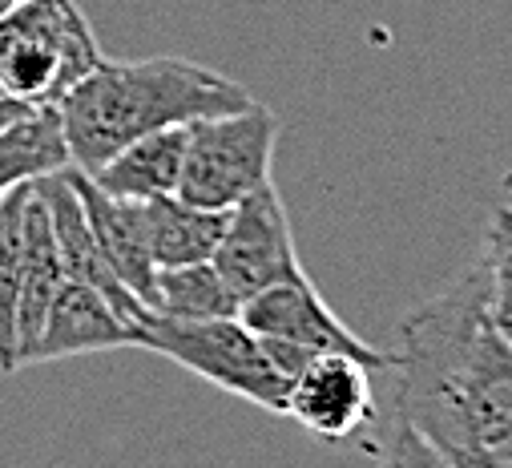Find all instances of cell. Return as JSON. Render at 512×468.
<instances>
[{"label":"cell","mask_w":512,"mask_h":468,"mask_svg":"<svg viewBox=\"0 0 512 468\" xmlns=\"http://www.w3.org/2000/svg\"><path fill=\"white\" fill-rule=\"evenodd\" d=\"M392 460L512 468V343L488 319L476 263L400 327Z\"/></svg>","instance_id":"cell-1"},{"label":"cell","mask_w":512,"mask_h":468,"mask_svg":"<svg viewBox=\"0 0 512 468\" xmlns=\"http://www.w3.org/2000/svg\"><path fill=\"white\" fill-rule=\"evenodd\" d=\"M254 101L238 81L186 57L105 61L85 73L61 101V126L77 170L93 174L121 146L166 126H190Z\"/></svg>","instance_id":"cell-2"},{"label":"cell","mask_w":512,"mask_h":468,"mask_svg":"<svg viewBox=\"0 0 512 468\" xmlns=\"http://www.w3.org/2000/svg\"><path fill=\"white\" fill-rule=\"evenodd\" d=\"M134 347L158 351L178 368L202 376L206 384L238 400H250L254 408L287 416L291 380L271 360L263 335H254L238 315H218V319L142 315L134 323Z\"/></svg>","instance_id":"cell-3"},{"label":"cell","mask_w":512,"mask_h":468,"mask_svg":"<svg viewBox=\"0 0 512 468\" xmlns=\"http://www.w3.org/2000/svg\"><path fill=\"white\" fill-rule=\"evenodd\" d=\"M101 65V45L77 0H21L0 17V93L57 105Z\"/></svg>","instance_id":"cell-4"},{"label":"cell","mask_w":512,"mask_h":468,"mask_svg":"<svg viewBox=\"0 0 512 468\" xmlns=\"http://www.w3.org/2000/svg\"><path fill=\"white\" fill-rule=\"evenodd\" d=\"M279 122L259 101H246L242 109L198 117L190 122L178 198L210 210H230L246 194L271 186Z\"/></svg>","instance_id":"cell-5"},{"label":"cell","mask_w":512,"mask_h":468,"mask_svg":"<svg viewBox=\"0 0 512 468\" xmlns=\"http://www.w3.org/2000/svg\"><path fill=\"white\" fill-rule=\"evenodd\" d=\"M210 263L218 267V275L230 283L238 299H250L283 279L303 275L291 218L275 186L254 190L226 210V230Z\"/></svg>","instance_id":"cell-6"},{"label":"cell","mask_w":512,"mask_h":468,"mask_svg":"<svg viewBox=\"0 0 512 468\" xmlns=\"http://www.w3.org/2000/svg\"><path fill=\"white\" fill-rule=\"evenodd\" d=\"M238 319L250 331L271 335V339H287V343H299V347H311V351H343V356L363 360L371 372H392V364H396V356L363 343L323 303V295L311 287L307 271L295 275V279H283V283H275V287H267L259 295H250V299H242Z\"/></svg>","instance_id":"cell-7"},{"label":"cell","mask_w":512,"mask_h":468,"mask_svg":"<svg viewBox=\"0 0 512 468\" xmlns=\"http://www.w3.org/2000/svg\"><path fill=\"white\" fill-rule=\"evenodd\" d=\"M287 416H295L311 436L339 444L375 420L371 400V368L343 351H319V356L291 376Z\"/></svg>","instance_id":"cell-8"},{"label":"cell","mask_w":512,"mask_h":468,"mask_svg":"<svg viewBox=\"0 0 512 468\" xmlns=\"http://www.w3.org/2000/svg\"><path fill=\"white\" fill-rule=\"evenodd\" d=\"M113 347H134V319H125L93 287L65 279L49 303V315L33 347L21 356V368L53 364L69 356H93V351H113Z\"/></svg>","instance_id":"cell-9"},{"label":"cell","mask_w":512,"mask_h":468,"mask_svg":"<svg viewBox=\"0 0 512 468\" xmlns=\"http://www.w3.org/2000/svg\"><path fill=\"white\" fill-rule=\"evenodd\" d=\"M33 186H37V194H41L45 206H49V222H53V239H57V255H61L65 279L93 287L97 295H105L125 319H134V323H138L142 315H150V311L134 299V291L117 279L113 263H109L105 251L97 247L93 230H89V218H85V210H81V198H77L69 174H65V170H61V174H45V178H37Z\"/></svg>","instance_id":"cell-10"},{"label":"cell","mask_w":512,"mask_h":468,"mask_svg":"<svg viewBox=\"0 0 512 468\" xmlns=\"http://www.w3.org/2000/svg\"><path fill=\"white\" fill-rule=\"evenodd\" d=\"M77 198H81V210L89 218V230L97 247L105 251V259L113 263L117 279L134 291V299L154 311V279H158V267L146 251V239H142V222H138V206L125 202V198H113L109 190H101L93 182V174L69 166L65 170Z\"/></svg>","instance_id":"cell-11"},{"label":"cell","mask_w":512,"mask_h":468,"mask_svg":"<svg viewBox=\"0 0 512 468\" xmlns=\"http://www.w3.org/2000/svg\"><path fill=\"white\" fill-rule=\"evenodd\" d=\"M134 206H138L142 239H146L154 267H186V263L214 259V251L222 243V230H226V210L194 206L178 194L146 198Z\"/></svg>","instance_id":"cell-12"},{"label":"cell","mask_w":512,"mask_h":468,"mask_svg":"<svg viewBox=\"0 0 512 468\" xmlns=\"http://www.w3.org/2000/svg\"><path fill=\"white\" fill-rule=\"evenodd\" d=\"M186 138H190V126H166V130L142 134L130 146H121L105 166H97L93 182L101 190H109L113 198H125V202L178 194Z\"/></svg>","instance_id":"cell-13"},{"label":"cell","mask_w":512,"mask_h":468,"mask_svg":"<svg viewBox=\"0 0 512 468\" xmlns=\"http://www.w3.org/2000/svg\"><path fill=\"white\" fill-rule=\"evenodd\" d=\"M65 283V267L57 255V239H53V222H49V206L45 198L29 194L25 202V259H21V303H17V372H21V356L33 347L53 295Z\"/></svg>","instance_id":"cell-14"},{"label":"cell","mask_w":512,"mask_h":468,"mask_svg":"<svg viewBox=\"0 0 512 468\" xmlns=\"http://www.w3.org/2000/svg\"><path fill=\"white\" fill-rule=\"evenodd\" d=\"M69 166L73 158L57 105H29L9 126H0V198Z\"/></svg>","instance_id":"cell-15"},{"label":"cell","mask_w":512,"mask_h":468,"mask_svg":"<svg viewBox=\"0 0 512 468\" xmlns=\"http://www.w3.org/2000/svg\"><path fill=\"white\" fill-rule=\"evenodd\" d=\"M242 299L230 291V283L218 275V267L206 263H186V267H158L154 279V311L150 315H170V319H218V315H238Z\"/></svg>","instance_id":"cell-16"},{"label":"cell","mask_w":512,"mask_h":468,"mask_svg":"<svg viewBox=\"0 0 512 468\" xmlns=\"http://www.w3.org/2000/svg\"><path fill=\"white\" fill-rule=\"evenodd\" d=\"M29 194H33V182L0 198V372H17V303H21Z\"/></svg>","instance_id":"cell-17"},{"label":"cell","mask_w":512,"mask_h":468,"mask_svg":"<svg viewBox=\"0 0 512 468\" xmlns=\"http://www.w3.org/2000/svg\"><path fill=\"white\" fill-rule=\"evenodd\" d=\"M480 267L488 279V319L512 343V206L492 210Z\"/></svg>","instance_id":"cell-18"},{"label":"cell","mask_w":512,"mask_h":468,"mask_svg":"<svg viewBox=\"0 0 512 468\" xmlns=\"http://www.w3.org/2000/svg\"><path fill=\"white\" fill-rule=\"evenodd\" d=\"M25 109H29V101H17V97H5V93H0V126H9L13 117H21Z\"/></svg>","instance_id":"cell-19"},{"label":"cell","mask_w":512,"mask_h":468,"mask_svg":"<svg viewBox=\"0 0 512 468\" xmlns=\"http://www.w3.org/2000/svg\"><path fill=\"white\" fill-rule=\"evenodd\" d=\"M21 5V0H0V17H5V13H13Z\"/></svg>","instance_id":"cell-20"}]
</instances>
